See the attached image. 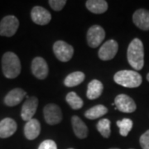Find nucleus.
Listing matches in <instances>:
<instances>
[{"mask_svg":"<svg viewBox=\"0 0 149 149\" xmlns=\"http://www.w3.org/2000/svg\"><path fill=\"white\" fill-rule=\"evenodd\" d=\"M127 58L129 65L134 70L143 69L144 65V48L142 41L134 38L129 43L127 52Z\"/></svg>","mask_w":149,"mask_h":149,"instance_id":"obj_1","label":"nucleus"},{"mask_svg":"<svg viewBox=\"0 0 149 149\" xmlns=\"http://www.w3.org/2000/svg\"><path fill=\"white\" fill-rule=\"evenodd\" d=\"M2 70L6 78L14 79L21 73V62L16 54L8 52L2 58Z\"/></svg>","mask_w":149,"mask_h":149,"instance_id":"obj_2","label":"nucleus"},{"mask_svg":"<svg viewBox=\"0 0 149 149\" xmlns=\"http://www.w3.org/2000/svg\"><path fill=\"white\" fill-rule=\"evenodd\" d=\"M113 80L118 85L126 88H137L141 85L143 79L141 74L135 70H120L113 76Z\"/></svg>","mask_w":149,"mask_h":149,"instance_id":"obj_3","label":"nucleus"},{"mask_svg":"<svg viewBox=\"0 0 149 149\" xmlns=\"http://www.w3.org/2000/svg\"><path fill=\"white\" fill-rule=\"evenodd\" d=\"M19 27V21L13 15L4 17L0 22V36L13 37Z\"/></svg>","mask_w":149,"mask_h":149,"instance_id":"obj_4","label":"nucleus"},{"mask_svg":"<svg viewBox=\"0 0 149 149\" xmlns=\"http://www.w3.org/2000/svg\"><path fill=\"white\" fill-rule=\"evenodd\" d=\"M53 52L56 57L61 62H67L72 58L74 48L63 41H57L54 43Z\"/></svg>","mask_w":149,"mask_h":149,"instance_id":"obj_5","label":"nucleus"},{"mask_svg":"<svg viewBox=\"0 0 149 149\" xmlns=\"http://www.w3.org/2000/svg\"><path fill=\"white\" fill-rule=\"evenodd\" d=\"M105 38V32L100 25H93L89 28L86 39L88 45L92 48L98 47Z\"/></svg>","mask_w":149,"mask_h":149,"instance_id":"obj_6","label":"nucleus"},{"mask_svg":"<svg viewBox=\"0 0 149 149\" xmlns=\"http://www.w3.org/2000/svg\"><path fill=\"white\" fill-rule=\"evenodd\" d=\"M43 114L46 122L49 125H56L62 120V112L56 104H48L43 109Z\"/></svg>","mask_w":149,"mask_h":149,"instance_id":"obj_7","label":"nucleus"},{"mask_svg":"<svg viewBox=\"0 0 149 149\" xmlns=\"http://www.w3.org/2000/svg\"><path fill=\"white\" fill-rule=\"evenodd\" d=\"M114 105L119 111L127 113H133L137 109V105L133 99L124 94L118 95L115 97Z\"/></svg>","mask_w":149,"mask_h":149,"instance_id":"obj_8","label":"nucleus"},{"mask_svg":"<svg viewBox=\"0 0 149 149\" xmlns=\"http://www.w3.org/2000/svg\"><path fill=\"white\" fill-rule=\"evenodd\" d=\"M118 50V44L115 40H109L100 48L98 56L102 61H110L114 58Z\"/></svg>","mask_w":149,"mask_h":149,"instance_id":"obj_9","label":"nucleus"},{"mask_svg":"<svg viewBox=\"0 0 149 149\" xmlns=\"http://www.w3.org/2000/svg\"><path fill=\"white\" fill-rule=\"evenodd\" d=\"M32 73L39 80H44L47 77L49 68L45 59L41 56H37L32 60Z\"/></svg>","mask_w":149,"mask_h":149,"instance_id":"obj_10","label":"nucleus"},{"mask_svg":"<svg viewBox=\"0 0 149 149\" xmlns=\"http://www.w3.org/2000/svg\"><path fill=\"white\" fill-rule=\"evenodd\" d=\"M38 106V99L36 96H31L27 98L25 103L22 104L21 111V117L24 121H29L32 119Z\"/></svg>","mask_w":149,"mask_h":149,"instance_id":"obj_11","label":"nucleus"},{"mask_svg":"<svg viewBox=\"0 0 149 149\" xmlns=\"http://www.w3.org/2000/svg\"><path fill=\"white\" fill-rule=\"evenodd\" d=\"M31 17L34 23L37 25H47L52 20V14L50 12L41 6H36L32 9Z\"/></svg>","mask_w":149,"mask_h":149,"instance_id":"obj_12","label":"nucleus"},{"mask_svg":"<svg viewBox=\"0 0 149 149\" xmlns=\"http://www.w3.org/2000/svg\"><path fill=\"white\" fill-rule=\"evenodd\" d=\"M133 23L143 31L149 30V11L140 8L135 11L133 15Z\"/></svg>","mask_w":149,"mask_h":149,"instance_id":"obj_13","label":"nucleus"},{"mask_svg":"<svg viewBox=\"0 0 149 149\" xmlns=\"http://www.w3.org/2000/svg\"><path fill=\"white\" fill-rule=\"evenodd\" d=\"M27 93L21 88H15L8 93V95L4 98V104L7 106L13 107L19 104Z\"/></svg>","mask_w":149,"mask_h":149,"instance_id":"obj_14","label":"nucleus"},{"mask_svg":"<svg viewBox=\"0 0 149 149\" xmlns=\"http://www.w3.org/2000/svg\"><path fill=\"white\" fill-rule=\"evenodd\" d=\"M17 130V123L11 118H5L0 121V138L7 139L13 135Z\"/></svg>","mask_w":149,"mask_h":149,"instance_id":"obj_15","label":"nucleus"},{"mask_svg":"<svg viewBox=\"0 0 149 149\" xmlns=\"http://www.w3.org/2000/svg\"><path fill=\"white\" fill-rule=\"evenodd\" d=\"M41 133V124L36 118L27 121L24 126V135L28 140L37 139Z\"/></svg>","mask_w":149,"mask_h":149,"instance_id":"obj_16","label":"nucleus"},{"mask_svg":"<svg viewBox=\"0 0 149 149\" xmlns=\"http://www.w3.org/2000/svg\"><path fill=\"white\" fill-rule=\"evenodd\" d=\"M72 128L75 136L80 139H84L88 136V128L81 118L74 115L71 118Z\"/></svg>","mask_w":149,"mask_h":149,"instance_id":"obj_17","label":"nucleus"},{"mask_svg":"<svg viewBox=\"0 0 149 149\" xmlns=\"http://www.w3.org/2000/svg\"><path fill=\"white\" fill-rule=\"evenodd\" d=\"M104 91V85L100 80H93L88 85L86 96L89 100H95L101 95Z\"/></svg>","mask_w":149,"mask_h":149,"instance_id":"obj_18","label":"nucleus"},{"mask_svg":"<svg viewBox=\"0 0 149 149\" xmlns=\"http://www.w3.org/2000/svg\"><path fill=\"white\" fill-rule=\"evenodd\" d=\"M87 9L95 14H101L108 9V3L104 0H88L85 3Z\"/></svg>","mask_w":149,"mask_h":149,"instance_id":"obj_19","label":"nucleus"},{"mask_svg":"<svg viewBox=\"0 0 149 149\" xmlns=\"http://www.w3.org/2000/svg\"><path fill=\"white\" fill-rule=\"evenodd\" d=\"M85 75L81 71H74L68 74L64 80V84L67 87H74L80 85L85 80Z\"/></svg>","mask_w":149,"mask_h":149,"instance_id":"obj_20","label":"nucleus"},{"mask_svg":"<svg viewBox=\"0 0 149 149\" xmlns=\"http://www.w3.org/2000/svg\"><path fill=\"white\" fill-rule=\"evenodd\" d=\"M108 112V109L103 104H98L92 107L85 113V116L89 119L94 120L104 116Z\"/></svg>","mask_w":149,"mask_h":149,"instance_id":"obj_21","label":"nucleus"},{"mask_svg":"<svg viewBox=\"0 0 149 149\" xmlns=\"http://www.w3.org/2000/svg\"><path fill=\"white\" fill-rule=\"evenodd\" d=\"M65 100L68 103L70 106L74 110L80 109L84 105V102L82 99L77 95L75 92H70L65 97Z\"/></svg>","mask_w":149,"mask_h":149,"instance_id":"obj_22","label":"nucleus"},{"mask_svg":"<svg viewBox=\"0 0 149 149\" xmlns=\"http://www.w3.org/2000/svg\"><path fill=\"white\" fill-rule=\"evenodd\" d=\"M110 121L108 118H102L96 124L97 130L104 139H108L110 136L111 128H110Z\"/></svg>","mask_w":149,"mask_h":149,"instance_id":"obj_23","label":"nucleus"},{"mask_svg":"<svg viewBox=\"0 0 149 149\" xmlns=\"http://www.w3.org/2000/svg\"><path fill=\"white\" fill-rule=\"evenodd\" d=\"M116 123L119 128V133L123 137H127L133 126V121L130 118H123L122 120H118Z\"/></svg>","mask_w":149,"mask_h":149,"instance_id":"obj_24","label":"nucleus"},{"mask_svg":"<svg viewBox=\"0 0 149 149\" xmlns=\"http://www.w3.org/2000/svg\"><path fill=\"white\" fill-rule=\"evenodd\" d=\"M49 5L55 11H61L66 4L65 0H50Z\"/></svg>","mask_w":149,"mask_h":149,"instance_id":"obj_25","label":"nucleus"},{"mask_svg":"<svg viewBox=\"0 0 149 149\" xmlns=\"http://www.w3.org/2000/svg\"><path fill=\"white\" fill-rule=\"evenodd\" d=\"M139 143L143 149H149V130L146 131L140 137Z\"/></svg>","mask_w":149,"mask_h":149,"instance_id":"obj_26","label":"nucleus"},{"mask_svg":"<svg viewBox=\"0 0 149 149\" xmlns=\"http://www.w3.org/2000/svg\"><path fill=\"white\" fill-rule=\"evenodd\" d=\"M38 149H57V146L53 140L47 139V140L43 141L42 143L40 144Z\"/></svg>","mask_w":149,"mask_h":149,"instance_id":"obj_27","label":"nucleus"},{"mask_svg":"<svg viewBox=\"0 0 149 149\" xmlns=\"http://www.w3.org/2000/svg\"><path fill=\"white\" fill-rule=\"evenodd\" d=\"M147 80H148L149 81V73H148V75H147Z\"/></svg>","mask_w":149,"mask_h":149,"instance_id":"obj_28","label":"nucleus"},{"mask_svg":"<svg viewBox=\"0 0 149 149\" xmlns=\"http://www.w3.org/2000/svg\"><path fill=\"white\" fill-rule=\"evenodd\" d=\"M109 149H119V148H109Z\"/></svg>","mask_w":149,"mask_h":149,"instance_id":"obj_29","label":"nucleus"},{"mask_svg":"<svg viewBox=\"0 0 149 149\" xmlns=\"http://www.w3.org/2000/svg\"><path fill=\"white\" fill-rule=\"evenodd\" d=\"M68 149H74V148H68Z\"/></svg>","mask_w":149,"mask_h":149,"instance_id":"obj_30","label":"nucleus"},{"mask_svg":"<svg viewBox=\"0 0 149 149\" xmlns=\"http://www.w3.org/2000/svg\"><path fill=\"white\" fill-rule=\"evenodd\" d=\"M130 149H133V148H130Z\"/></svg>","mask_w":149,"mask_h":149,"instance_id":"obj_31","label":"nucleus"}]
</instances>
